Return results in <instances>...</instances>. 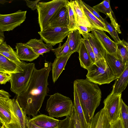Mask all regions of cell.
I'll list each match as a JSON object with an SVG mask.
<instances>
[{"label": "cell", "instance_id": "obj_1", "mask_svg": "<svg viewBox=\"0 0 128 128\" xmlns=\"http://www.w3.org/2000/svg\"><path fill=\"white\" fill-rule=\"evenodd\" d=\"M52 65L51 62L45 60L42 68L35 67L26 88L17 95V101L26 115L34 117L40 110L49 90L48 79Z\"/></svg>", "mask_w": 128, "mask_h": 128}, {"label": "cell", "instance_id": "obj_2", "mask_svg": "<svg viewBox=\"0 0 128 128\" xmlns=\"http://www.w3.org/2000/svg\"><path fill=\"white\" fill-rule=\"evenodd\" d=\"M87 122L90 124L95 111L100 104L101 91L97 84L87 79H77L74 82Z\"/></svg>", "mask_w": 128, "mask_h": 128}, {"label": "cell", "instance_id": "obj_3", "mask_svg": "<svg viewBox=\"0 0 128 128\" xmlns=\"http://www.w3.org/2000/svg\"><path fill=\"white\" fill-rule=\"evenodd\" d=\"M73 104L69 97L58 93L51 95L47 100L46 110L49 116L56 118L70 116Z\"/></svg>", "mask_w": 128, "mask_h": 128}, {"label": "cell", "instance_id": "obj_4", "mask_svg": "<svg viewBox=\"0 0 128 128\" xmlns=\"http://www.w3.org/2000/svg\"><path fill=\"white\" fill-rule=\"evenodd\" d=\"M87 70L86 79L96 84H109L116 79L105 58L96 62Z\"/></svg>", "mask_w": 128, "mask_h": 128}, {"label": "cell", "instance_id": "obj_5", "mask_svg": "<svg viewBox=\"0 0 128 128\" xmlns=\"http://www.w3.org/2000/svg\"><path fill=\"white\" fill-rule=\"evenodd\" d=\"M67 0H53L48 2H39L37 5L38 21L40 31L48 28L49 22L55 14L66 6Z\"/></svg>", "mask_w": 128, "mask_h": 128}, {"label": "cell", "instance_id": "obj_6", "mask_svg": "<svg viewBox=\"0 0 128 128\" xmlns=\"http://www.w3.org/2000/svg\"><path fill=\"white\" fill-rule=\"evenodd\" d=\"M35 67L34 63H26L23 68V72L11 74V78L10 80L12 92L18 95L25 90Z\"/></svg>", "mask_w": 128, "mask_h": 128}, {"label": "cell", "instance_id": "obj_7", "mask_svg": "<svg viewBox=\"0 0 128 128\" xmlns=\"http://www.w3.org/2000/svg\"><path fill=\"white\" fill-rule=\"evenodd\" d=\"M11 113L10 122L6 128H28V117L19 105L16 99H9Z\"/></svg>", "mask_w": 128, "mask_h": 128}, {"label": "cell", "instance_id": "obj_8", "mask_svg": "<svg viewBox=\"0 0 128 128\" xmlns=\"http://www.w3.org/2000/svg\"><path fill=\"white\" fill-rule=\"evenodd\" d=\"M122 94H116L111 92L104 101V108L111 124L120 118Z\"/></svg>", "mask_w": 128, "mask_h": 128}, {"label": "cell", "instance_id": "obj_9", "mask_svg": "<svg viewBox=\"0 0 128 128\" xmlns=\"http://www.w3.org/2000/svg\"><path fill=\"white\" fill-rule=\"evenodd\" d=\"M26 11L19 10L13 13L2 14H0V30H12L19 26L25 20Z\"/></svg>", "mask_w": 128, "mask_h": 128}, {"label": "cell", "instance_id": "obj_10", "mask_svg": "<svg viewBox=\"0 0 128 128\" xmlns=\"http://www.w3.org/2000/svg\"><path fill=\"white\" fill-rule=\"evenodd\" d=\"M70 31L68 28L49 27L43 31L38 32L41 38L46 44L54 46L62 42Z\"/></svg>", "mask_w": 128, "mask_h": 128}, {"label": "cell", "instance_id": "obj_11", "mask_svg": "<svg viewBox=\"0 0 128 128\" xmlns=\"http://www.w3.org/2000/svg\"><path fill=\"white\" fill-rule=\"evenodd\" d=\"M30 121L34 124L42 128H56L58 127L64 121L56 119L46 115L41 114L30 118Z\"/></svg>", "mask_w": 128, "mask_h": 128}, {"label": "cell", "instance_id": "obj_12", "mask_svg": "<svg viewBox=\"0 0 128 128\" xmlns=\"http://www.w3.org/2000/svg\"><path fill=\"white\" fill-rule=\"evenodd\" d=\"M66 4L57 11L52 18L49 22V27L68 28L69 20Z\"/></svg>", "mask_w": 128, "mask_h": 128}, {"label": "cell", "instance_id": "obj_13", "mask_svg": "<svg viewBox=\"0 0 128 128\" xmlns=\"http://www.w3.org/2000/svg\"><path fill=\"white\" fill-rule=\"evenodd\" d=\"M92 30L106 52L110 54H114L116 50V42L111 40L104 31L93 28Z\"/></svg>", "mask_w": 128, "mask_h": 128}, {"label": "cell", "instance_id": "obj_14", "mask_svg": "<svg viewBox=\"0 0 128 128\" xmlns=\"http://www.w3.org/2000/svg\"><path fill=\"white\" fill-rule=\"evenodd\" d=\"M105 58L116 79L122 73L128 64V63H124L114 55L106 52Z\"/></svg>", "mask_w": 128, "mask_h": 128}, {"label": "cell", "instance_id": "obj_15", "mask_svg": "<svg viewBox=\"0 0 128 128\" xmlns=\"http://www.w3.org/2000/svg\"><path fill=\"white\" fill-rule=\"evenodd\" d=\"M16 54L20 60L32 62L37 59L40 56L26 43H16Z\"/></svg>", "mask_w": 128, "mask_h": 128}, {"label": "cell", "instance_id": "obj_16", "mask_svg": "<svg viewBox=\"0 0 128 128\" xmlns=\"http://www.w3.org/2000/svg\"><path fill=\"white\" fill-rule=\"evenodd\" d=\"M86 38L89 41L94 53L96 62L105 58L106 52L93 32L92 31L91 33L89 32Z\"/></svg>", "mask_w": 128, "mask_h": 128}, {"label": "cell", "instance_id": "obj_17", "mask_svg": "<svg viewBox=\"0 0 128 128\" xmlns=\"http://www.w3.org/2000/svg\"><path fill=\"white\" fill-rule=\"evenodd\" d=\"M110 125L104 107L94 116L90 128H110Z\"/></svg>", "mask_w": 128, "mask_h": 128}, {"label": "cell", "instance_id": "obj_18", "mask_svg": "<svg viewBox=\"0 0 128 128\" xmlns=\"http://www.w3.org/2000/svg\"><path fill=\"white\" fill-rule=\"evenodd\" d=\"M73 54L71 53L65 56L56 58L52 64V79L54 83L57 80L64 69L67 61Z\"/></svg>", "mask_w": 128, "mask_h": 128}, {"label": "cell", "instance_id": "obj_19", "mask_svg": "<svg viewBox=\"0 0 128 128\" xmlns=\"http://www.w3.org/2000/svg\"><path fill=\"white\" fill-rule=\"evenodd\" d=\"M0 54L23 69L26 62L19 59L16 52L6 42H4L0 45Z\"/></svg>", "mask_w": 128, "mask_h": 128}, {"label": "cell", "instance_id": "obj_20", "mask_svg": "<svg viewBox=\"0 0 128 128\" xmlns=\"http://www.w3.org/2000/svg\"><path fill=\"white\" fill-rule=\"evenodd\" d=\"M115 80L111 92L116 94H121L126 87L128 82V64L120 76Z\"/></svg>", "mask_w": 128, "mask_h": 128}, {"label": "cell", "instance_id": "obj_21", "mask_svg": "<svg viewBox=\"0 0 128 128\" xmlns=\"http://www.w3.org/2000/svg\"><path fill=\"white\" fill-rule=\"evenodd\" d=\"M31 47L34 51L39 55L49 52L53 49V46L49 44H45L40 38L39 40L36 38L30 39L26 43Z\"/></svg>", "mask_w": 128, "mask_h": 128}, {"label": "cell", "instance_id": "obj_22", "mask_svg": "<svg viewBox=\"0 0 128 128\" xmlns=\"http://www.w3.org/2000/svg\"><path fill=\"white\" fill-rule=\"evenodd\" d=\"M70 2L75 13L78 24L79 25L91 28L84 12L80 0H71Z\"/></svg>", "mask_w": 128, "mask_h": 128}, {"label": "cell", "instance_id": "obj_23", "mask_svg": "<svg viewBox=\"0 0 128 128\" xmlns=\"http://www.w3.org/2000/svg\"><path fill=\"white\" fill-rule=\"evenodd\" d=\"M0 71L10 74L22 72L23 69L0 54Z\"/></svg>", "mask_w": 128, "mask_h": 128}, {"label": "cell", "instance_id": "obj_24", "mask_svg": "<svg viewBox=\"0 0 128 128\" xmlns=\"http://www.w3.org/2000/svg\"><path fill=\"white\" fill-rule=\"evenodd\" d=\"M80 2L84 12L86 18L90 24L92 28L105 31L109 33L106 25L92 14L85 6L82 1L80 0Z\"/></svg>", "mask_w": 128, "mask_h": 128}, {"label": "cell", "instance_id": "obj_25", "mask_svg": "<svg viewBox=\"0 0 128 128\" xmlns=\"http://www.w3.org/2000/svg\"><path fill=\"white\" fill-rule=\"evenodd\" d=\"M9 99L0 98V121L4 126L8 124L11 119Z\"/></svg>", "mask_w": 128, "mask_h": 128}, {"label": "cell", "instance_id": "obj_26", "mask_svg": "<svg viewBox=\"0 0 128 128\" xmlns=\"http://www.w3.org/2000/svg\"><path fill=\"white\" fill-rule=\"evenodd\" d=\"M68 37L69 38L68 44L70 52H78L80 46L84 41V39L77 30L70 31Z\"/></svg>", "mask_w": 128, "mask_h": 128}, {"label": "cell", "instance_id": "obj_27", "mask_svg": "<svg viewBox=\"0 0 128 128\" xmlns=\"http://www.w3.org/2000/svg\"><path fill=\"white\" fill-rule=\"evenodd\" d=\"M74 100L73 105L78 115L82 128H90V124L86 122L81 107L76 88L73 84Z\"/></svg>", "mask_w": 128, "mask_h": 128}, {"label": "cell", "instance_id": "obj_28", "mask_svg": "<svg viewBox=\"0 0 128 128\" xmlns=\"http://www.w3.org/2000/svg\"><path fill=\"white\" fill-rule=\"evenodd\" d=\"M83 42L80 44L78 52L81 66L87 70L94 64L88 54Z\"/></svg>", "mask_w": 128, "mask_h": 128}, {"label": "cell", "instance_id": "obj_29", "mask_svg": "<svg viewBox=\"0 0 128 128\" xmlns=\"http://www.w3.org/2000/svg\"><path fill=\"white\" fill-rule=\"evenodd\" d=\"M116 52L113 55L125 64L128 63V44L124 39L116 42Z\"/></svg>", "mask_w": 128, "mask_h": 128}, {"label": "cell", "instance_id": "obj_30", "mask_svg": "<svg viewBox=\"0 0 128 128\" xmlns=\"http://www.w3.org/2000/svg\"><path fill=\"white\" fill-rule=\"evenodd\" d=\"M69 17V24L68 28L69 30H77L78 24L75 13L70 2L68 1L67 4Z\"/></svg>", "mask_w": 128, "mask_h": 128}, {"label": "cell", "instance_id": "obj_31", "mask_svg": "<svg viewBox=\"0 0 128 128\" xmlns=\"http://www.w3.org/2000/svg\"><path fill=\"white\" fill-rule=\"evenodd\" d=\"M68 41L69 38L68 37L66 40L62 45V46L60 43L57 48L52 50H51L54 52L56 58L66 56L72 53L70 51Z\"/></svg>", "mask_w": 128, "mask_h": 128}, {"label": "cell", "instance_id": "obj_32", "mask_svg": "<svg viewBox=\"0 0 128 128\" xmlns=\"http://www.w3.org/2000/svg\"><path fill=\"white\" fill-rule=\"evenodd\" d=\"M68 128H82L77 111L74 105L71 114L69 116Z\"/></svg>", "mask_w": 128, "mask_h": 128}, {"label": "cell", "instance_id": "obj_33", "mask_svg": "<svg viewBox=\"0 0 128 128\" xmlns=\"http://www.w3.org/2000/svg\"><path fill=\"white\" fill-rule=\"evenodd\" d=\"M96 11L101 12L106 15L107 14L111 12L114 16V13L112 10L110 4V0H105L100 3L92 7Z\"/></svg>", "mask_w": 128, "mask_h": 128}, {"label": "cell", "instance_id": "obj_34", "mask_svg": "<svg viewBox=\"0 0 128 128\" xmlns=\"http://www.w3.org/2000/svg\"><path fill=\"white\" fill-rule=\"evenodd\" d=\"M120 118L122 120L125 128H128V107L121 99Z\"/></svg>", "mask_w": 128, "mask_h": 128}, {"label": "cell", "instance_id": "obj_35", "mask_svg": "<svg viewBox=\"0 0 128 128\" xmlns=\"http://www.w3.org/2000/svg\"><path fill=\"white\" fill-rule=\"evenodd\" d=\"M104 22L109 32V33L114 40L115 42L118 43L120 42L121 40L118 36L117 32L113 26L111 24L108 22L105 19L104 20Z\"/></svg>", "mask_w": 128, "mask_h": 128}, {"label": "cell", "instance_id": "obj_36", "mask_svg": "<svg viewBox=\"0 0 128 128\" xmlns=\"http://www.w3.org/2000/svg\"><path fill=\"white\" fill-rule=\"evenodd\" d=\"M84 42L88 54L93 64H94L96 62L94 54L92 48L87 38H84Z\"/></svg>", "mask_w": 128, "mask_h": 128}, {"label": "cell", "instance_id": "obj_37", "mask_svg": "<svg viewBox=\"0 0 128 128\" xmlns=\"http://www.w3.org/2000/svg\"><path fill=\"white\" fill-rule=\"evenodd\" d=\"M30 118L28 117L27 126L28 128H42L36 126L32 123L30 120ZM64 122L58 127L56 128H68L69 116L66 117Z\"/></svg>", "mask_w": 128, "mask_h": 128}, {"label": "cell", "instance_id": "obj_38", "mask_svg": "<svg viewBox=\"0 0 128 128\" xmlns=\"http://www.w3.org/2000/svg\"><path fill=\"white\" fill-rule=\"evenodd\" d=\"M77 30L82 35L83 38H86L89 32L92 30V28L91 27L81 26L78 24L77 25Z\"/></svg>", "mask_w": 128, "mask_h": 128}, {"label": "cell", "instance_id": "obj_39", "mask_svg": "<svg viewBox=\"0 0 128 128\" xmlns=\"http://www.w3.org/2000/svg\"><path fill=\"white\" fill-rule=\"evenodd\" d=\"M82 2L85 6L92 14L96 16L100 21L104 24V19L100 16L98 12H97L92 8L91 7L82 1Z\"/></svg>", "mask_w": 128, "mask_h": 128}, {"label": "cell", "instance_id": "obj_40", "mask_svg": "<svg viewBox=\"0 0 128 128\" xmlns=\"http://www.w3.org/2000/svg\"><path fill=\"white\" fill-rule=\"evenodd\" d=\"M106 16L110 18L111 22V24L119 34H121V32L120 31V26L116 22L115 18L112 16L111 12L110 13L107 14Z\"/></svg>", "mask_w": 128, "mask_h": 128}, {"label": "cell", "instance_id": "obj_41", "mask_svg": "<svg viewBox=\"0 0 128 128\" xmlns=\"http://www.w3.org/2000/svg\"><path fill=\"white\" fill-rule=\"evenodd\" d=\"M11 78V74L6 72L0 74V84H6L10 80Z\"/></svg>", "mask_w": 128, "mask_h": 128}, {"label": "cell", "instance_id": "obj_42", "mask_svg": "<svg viewBox=\"0 0 128 128\" xmlns=\"http://www.w3.org/2000/svg\"><path fill=\"white\" fill-rule=\"evenodd\" d=\"M26 4L28 7L30 8L32 10L37 9V5L40 0H37L34 1H31L28 0H25Z\"/></svg>", "mask_w": 128, "mask_h": 128}, {"label": "cell", "instance_id": "obj_43", "mask_svg": "<svg viewBox=\"0 0 128 128\" xmlns=\"http://www.w3.org/2000/svg\"><path fill=\"white\" fill-rule=\"evenodd\" d=\"M110 128H125L122 120L120 118L115 122L111 124Z\"/></svg>", "mask_w": 128, "mask_h": 128}, {"label": "cell", "instance_id": "obj_44", "mask_svg": "<svg viewBox=\"0 0 128 128\" xmlns=\"http://www.w3.org/2000/svg\"><path fill=\"white\" fill-rule=\"evenodd\" d=\"M10 96V95L8 92L2 90H0V98L9 99Z\"/></svg>", "mask_w": 128, "mask_h": 128}, {"label": "cell", "instance_id": "obj_45", "mask_svg": "<svg viewBox=\"0 0 128 128\" xmlns=\"http://www.w3.org/2000/svg\"><path fill=\"white\" fill-rule=\"evenodd\" d=\"M0 38L4 39L5 37L4 35V32L0 30Z\"/></svg>", "mask_w": 128, "mask_h": 128}, {"label": "cell", "instance_id": "obj_46", "mask_svg": "<svg viewBox=\"0 0 128 128\" xmlns=\"http://www.w3.org/2000/svg\"><path fill=\"white\" fill-rule=\"evenodd\" d=\"M4 39L0 38V45L4 42Z\"/></svg>", "mask_w": 128, "mask_h": 128}, {"label": "cell", "instance_id": "obj_47", "mask_svg": "<svg viewBox=\"0 0 128 128\" xmlns=\"http://www.w3.org/2000/svg\"><path fill=\"white\" fill-rule=\"evenodd\" d=\"M0 128H6L2 124V126Z\"/></svg>", "mask_w": 128, "mask_h": 128}, {"label": "cell", "instance_id": "obj_48", "mask_svg": "<svg viewBox=\"0 0 128 128\" xmlns=\"http://www.w3.org/2000/svg\"><path fill=\"white\" fill-rule=\"evenodd\" d=\"M2 123L0 121V128L2 127Z\"/></svg>", "mask_w": 128, "mask_h": 128}, {"label": "cell", "instance_id": "obj_49", "mask_svg": "<svg viewBox=\"0 0 128 128\" xmlns=\"http://www.w3.org/2000/svg\"><path fill=\"white\" fill-rule=\"evenodd\" d=\"M2 73V72H1L0 71V74Z\"/></svg>", "mask_w": 128, "mask_h": 128}]
</instances>
